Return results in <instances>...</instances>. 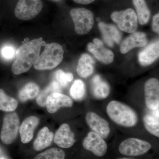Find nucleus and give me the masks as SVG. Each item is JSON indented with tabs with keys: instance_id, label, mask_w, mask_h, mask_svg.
<instances>
[{
	"instance_id": "nucleus-1",
	"label": "nucleus",
	"mask_w": 159,
	"mask_h": 159,
	"mask_svg": "<svg viewBox=\"0 0 159 159\" xmlns=\"http://www.w3.org/2000/svg\"><path fill=\"white\" fill-rule=\"evenodd\" d=\"M43 42L41 38L35 39L20 46L16 50L15 60L11 67L13 74L25 73L34 65L39 57Z\"/></svg>"
},
{
	"instance_id": "nucleus-2",
	"label": "nucleus",
	"mask_w": 159,
	"mask_h": 159,
	"mask_svg": "<svg viewBox=\"0 0 159 159\" xmlns=\"http://www.w3.org/2000/svg\"><path fill=\"white\" fill-rule=\"evenodd\" d=\"M107 112L113 122L122 126L132 127L138 122V116L135 111L119 101H111L107 107Z\"/></svg>"
},
{
	"instance_id": "nucleus-3",
	"label": "nucleus",
	"mask_w": 159,
	"mask_h": 159,
	"mask_svg": "<svg viewBox=\"0 0 159 159\" xmlns=\"http://www.w3.org/2000/svg\"><path fill=\"white\" fill-rule=\"evenodd\" d=\"M63 55V49L60 44L56 43L47 44L34 64V68L39 70L54 69L62 61Z\"/></svg>"
},
{
	"instance_id": "nucleus-4",
	"label": "nucleus",
	"mask_w": 159,
	"mask_h": 159,
	"mask_svg": "<svg viewBox=\"0 0 159 159\" xmlns=\"http://www.w3.org/2000/svg\"><path fill=\"white\" fill-rule=\"evenodd\" d=\"M70 15L75 26V31L77 34H88L93 26L94 14L85 8H74L70 11Z\"/></svg>"
},
{
	"instance_id": "nucleus-5",
	"label": "nucleus",
	"mask_w": 159,
	"mask_h": 159,
	"mask_svg": "<svg viewBox=\"0 0 159 159\" xmlns=\"http://www.w3.org/2000/svg\"><path fill=\"white\" fill-rule=\"evenodd\" d=\"M111 18L118 24L119 29L124 32L133 33L138 28V17L134 9H127L114 11L111 15Z\"/></svg>"
},
{
	"instance_id": "nucleus-6",
	"label": "nucleus",
	"mask_w": 159,
	"mask_h": 159,
	"mask_svg": "<svg viewBox=\"0 0 159 159\" xmlns=\"http://www.w3.org/2000/svg\"><path fill=\"white\" fill-rule=\"evenodd\" d=\"M20 119L16 112L6 114L3 119L0 138L4 144L9 145L17 138L20 128Z\"/></svg>"
},
{
	"instance_id": "nucleus-7",
	"label": "nucleus",
	"mask_w": 159,
	"mask_h": 159,
	"mask_svg": "<svg viewBox=\"0 0 159 159\" xmlns=\"http://www.w3.org/2000/svg\"><path fill=\"white\" fill-rule=\"evenodd\" d=\"M43 7L41 0H19L15 9V16L23 20H31L39 14Z\"/></svg>"
},
{
	"instance_id": "nucleus-8",
	"label": "nucleus",
	"mask_w": 159,
	"mask_h": 159,
	"mask_svg": "<svg viewBox=\"0 0 159 159\" xmlns=\"http://www.w3.org/2000/svg\"><path fill=\"white\" fill-rule=\"evenodd\" d=\"M149 142L136 138H129L121 142L119 151L123 155L139 156L148 152L151 148Z\"/></svg>"
},
{
	"instance_id": "nucleus-9",
	"label": "nucleus",
	"mask_w": 159,
	"mask_h": 159,
	"mask_svg": "<svg viewBox=\"0 0 159 159\" xmlns=\"http://www.w3.org/2000/svg\"><path fill=\"white\" fill-rule=\"evenodd\" d=\"M83 146L98 157L104 156L107 149V145L103 138L93 131L89 132L84 139Z\"/></svg>"
},
{
	"instance_id": "nucleus-10",
	"label": "nucleus",
	"mask_w": 159,
	"mask_h": 159,
	"mask_svg": "<svg viewBox=\"0 0 159 159\" xmlns=\"http://www.w3.org/2000/svg\"><path fill=\"white\" fill-rule=\"evenodd\" d=\"M145 104L149 109L159 108V81L156 78L149 79L145 85Z\"/></svg>"
},
{
	"instance_id": "nucleus-11",
	"label": "nucleus",
	"mask_w": 159,
	"mask_h": 159,
	"mask_svg": "<svg viewBox=\"0 0 159 159\" xmlns=\"http://www.w3.org/2000/svg\"><path fill=\"white\" fill-rule=\"evenodd\" d=\"M86 121L90 128L103 139H106L110 133L108 122L99 115L89 112L86 116Z\"/></svg>"
},
{
	"instance_id": "nucleus-12",
	"label": "nucleus",
	"mask_w": 159,
	"mask_h": 159,
	"mask_svg": "<svg viewBox=\"0 0 159 159\" xmlns=\"http://www.w3.org/2000/svg\"><path fill=\"white\" fill-rule=\"evenodd\" d=\"M87 49L98 60L103 63L108 64L113 61V53L104 47L103 43L99 39H95L93 43H89Z\"/></svg>"
},
{
	"instance_id": "nucleus-13",
	"label": "nucleus",
	"mask_w": 159,
	"mask_h": 159,
	"mask_svg": "<svg viewBox=\"0 0 159 159\" xmlns=\"http://www.w3.org/2000/svg\"><path fill=\"white\" fill-rule=\"evenodd\" d=\"M73 101L68 96L61 93H54L47 98L46 107L50 113H55L61 107H71Z\"/></svg>"
},
{
	"instance_id": "nucleus-14",
	"label": "nucleus",
	"mask_w": 159,
	"mask_h": 159,
	"mask_svg": "<svg viewBox=\"0 0 159 159\" xmlns=\"http://www.w3.org/2000/svg\"><path fill=\"white\" fill-rule=\"evenodd\" d=\"M54 142L62 148H69L74 145L75 134L68 124L63 123L60 126L54 135Z\"/></svg>"
},
{
	"instance_id": "nucleus-15",
	"label": "nucleus",
	"mask_w": 159,
	"mask_h": 159,
	"mask_svg": "<svg viewBox=\"0 0 159 159\" xmlns=\"http://www.w3.org/2000/svg\"><path fill=\"white\" fill-rule=\"evenodd\" d=\"M148 41L145 33L134 32L122 42L120 46V51L122 54H126L134 48L144 47L147 44Z\"/></svg>"
},
{
	"instance_id": "nucleus-16",
	"label": "nucleus",
	"mask_w": 159,
	"mask_h": 159,
	"mask_svg": "<svg viewBox=\"0 0 159 159\" xmlns=\"http://www.w3.org/2000/svg\"><path fill=\"white\" fill-rule=\"evenodd\" d=\"M39 122V119L35 116L28 117L23 121L19 128L21 141L23 143L27 144L31 142Z\"/></svg>"
},
{
	"instance_id": "nucleus-17",
	"label": "nucleus",
	"mask_w": 159,
	"mask_h": 159,
	"mask_svg": "<svg viewBox=\"0 0 159 159\" xmlns=\"http://www.w3.org/2000/svg\"><path fill=\"white\" fill-rule=\"evenodd\" d=\"M104 42L111 47H113L114 43L119 44L122 39V34L116 26L110 24L100 22L98 25Z\"/></svg>"
},
{
	"instance_id": "nucleus-18",
	"label": "nucleus",
	"mask_w": 159,
	"mask_h": 159,
	"mask_svg": "<svg viewBox=\"0 0 159 159\" xmlns=\"http://www.w3.org/2000/svg\"><path fill=\"white\" fill-rule=\"evenodd\" d=\"M159 40L149 45L139 55V62L141 65L147 66L152 64L159 57Z\"/></svg>"
},
{
	"instance_id": "nucleus-19",
	"label": "nucleus",
	"mask_w": 159,
	"mask_h": 159,
	"mask_svg": "<svg viewBox=\"0 0 159 159\" xmlns=\"http://www.w3.org/2000/svg\"><path fill=\"white\" fill-rule=\"evenodd\" d=\"M91 89L92 93L98 99H105L110 93V88L106 81L99 75H96L92 80Z\"/></svg>"
},
{
	"instance_id": "nucleus-20",
	"label": "nucleus",
	"mask_w": 159,
	"mask_h": 159,
	"mask_svg": "<svg viewBox=\"0 0 159 159\" xmlns=\"http://www.w3.org/2000/svg\"><path fill=\"white\" fill-rule=\"evenodd\" d=\"M54 134L50 132L48 127L42 128L38 134L33 143V148L36 151H40L49 147L54 139Z\"/></svg>"
},
{
	"instance_id": "nucleus-21",
	"label": "nucleus",
	"mask_w": 159,
	"mask_h": 159,
	"mask_svg": "<svg viewBox=\"0 0 159 159\" xmlns=\"http://www.w3.org/2000/svg\"><path fill=\"white\" fill-rule=\"evenodd\" d=\"M95 61L87 54H83L78 61L77 67V74L83 78H86L93 74Z\"/></svg>"
},
{
	"instance_id": "nucleus-22",
	"label": "nucleus",
	"mask_w": 159,
	"mask_h": 159,
	"mask_svg": "<svg viewBox=\"0 0 159 159\" xmlns=\"http://www.w3.org/2000/svg\"><path fill=\"white\" fill-rule=\"evenodd\" d=\"M152 115L147 114L143 118L144 126L151 134L159 137V108L154 110Z\"/></svg>"
},
{
	"instance_id": "nucleus-23",
	"label": "nucleus",
	"mask_w": 159,
	"mask_h": 159,
	"mask_svg": "<svg viewBox=\"0 0 159 159\" xmlns=\"http://www.w3.org/2000/svg\"><path fill=\"white\" fill-rule=\"evenodd\" d=\"M138 20L141 25L147 24L150 19L151 12L145 0H133Z\"/></svg>"
},
{
	"instance_id": "nucleus-24",
	"label": "nucleus",
	"mask_w": 159,
	"mask_h": 159,
	"mask_svg": "<svg viewBox=\"0 0 159 159\" xmlns=\"http://www.w3.org/2000/svg\"><path fill=\"white\" fill-rule=\"evenodd\" d=\"M61 87L58 83L56 81H52L38 95L36 98L37 104L41 107H44L47 98L50 95L54 93H61Z\"/></svg>"
},
{
	"instance_id": "nucleus-25",
	"label": "nucleus",
	"mask_w": 159,
	"mask_h": 159,
	"mask_svg": "<svg viewBox=\"0 0 159 159\" xmlns=\"http://www.w3.org/2000/svg\"><path fill=\"white\" fill-rule=\"evenodd\" d=\"M39 93V86L36 84L30 82L24 86L19 92L18 97L21 102L35 98Z\"/></svg>"
},
{
	"instance_id": "nucleus-26",
	"label": "nucleus",
	"mask_w": 159,
	"mask_h": 159,
	"mask_svg": "<svg viewBox=\"0 0 159 159\" xmlns=\"http://www.w3.org/2000/svg\"><path fill=\"white\" fill-rule=\"evenodd\" d=\"M18 105V102L16 99L9 97L3 90L0 89V110L13 111L17 108Z\"/></svg>"
},
{
	"instance_id": "nucleus-27",
	"label": "nucleus",
	"mask_w": 159,
	"mask_h": 159,
	"mask_svg": "<svg viewBox=\"0 0 159 159\" xmlns=\"http://www.w3.org/2000/svg\"><path fill=\"white\" fill-rule=\"evenodd\" d=\"M85 86L84 83L81 80L77 79L74 81L70 89L71 97L76 100L83 99L85 95Z\"/></svg>"
},
{
	"instance_id": "nucleus-28",
	"label": "nucleus",
	"mask_w": 159,
	"mask_h": 159,
	"mask_svg": "<svg viewBox=\"0 0 159 159\" xmlns=\"http://www.w3.org/2000/svg\"><path fill=\"white\" fill-rule=\"evenodd\" d=\"M65 152L60 148H53L39 154L34 159H65Z\"/></svg>"
},
{
	"instance_id": "nucleus-29",
	"label": "nucleus",
	"mask_w": 159,
	"mask_h": 159,
	"mask_svg": "<svg viewBox=\"0 0 159 159\" xmlns=\"http://www.w3.org/2000/svg\"><path fill=\"white\" fill-rule=\"evenodd\" d=\"M16 50L11 44H4L0 48V56L4 61H11L15 58Z\"/></svg>"
},
{
	"instance_id": "nucleus-30",
	"label": "nucleus",
	"mask_w": 159,
	"mask_h": 159,
	"mask_svg": "<svg viewBox=\"0 0 159 159\" xmlns=\"http://www.w3.org/2000/svg\"><path fill=\"white\" fill-rule=\"evenodd\" d=\"M54 77L56 82L61 87L65 88L74 79V75L70 73H66L62 70H57L55 72Z\"/></svg>"
},
{
	"instance_id": "nucleus-31",
	"label": "nucleus",
	"mask_w": 159,
	"mask_h": 159,
	"mask_svg": "<svg viewBox=\"0 0 159 159\" xmlns=\"http://www.w3.org/2000/svg\"><path fill=\"white\" fill-rule=\"evenodd\" d=\"M152 30L157 33H159V13L154 16L152 18Z\"/></svg>"
},
{
	"instance_id": "nucleus-32",
	"label": "nucleus",
	"mask_w": 159,
	"mask_h": 159,
	"mask_svg": "<svg viewBox=\"0 0 159 159\" xmlns=\"http://www.w3.org/2000/svg\"><path fill=\"white\" fill-rule=\"evenodd\" d=\"M75 2L82 5H88L93 3L95 0H72Z\"/></svg>"
},
{
	"instance_id": "nucleus-33",
	"label": "nucleus",
	"mask_w": 159,
	"mask_h": 159,
	"mask_svg": "<svg viewBox=\"0 0 159 159\" xmlns=\"http://www.w3.org/2000/svg\"><path fill=\"white\" fill-rule=\"evenodd\" d=\"M132 159L127 158H121V159Z\"/></svg>"
},
{
	"instance_id": "nucleus-34",
	"label": "nucleus",
	"mask_w": 159,
	"mask_h": 159,
	"mask_svg": "<svg viewBox=\"0 0 159 159\" xmlns=\"http://www.w3.org/2000/svg\"><path fill=\"white\" fill-rule=\"evenodd\" d=\"M53 1H57V0H53Z\"/></svg>"
},
{
	"instance_id": "nucleus-35",
	"label": "nucleus",
	"mask_w": 159,
	"mask_h": 159,
	"mask_svg": "<svg viewBox=\"0 0 159 159\" xmlns=\"http://www.w3.org/2000/svg\"><path fill=\"white\" fill-rule=\"evenodd\" d=\"M4 159V158H2V159Z\"/></svg>"
}]
</instances>
